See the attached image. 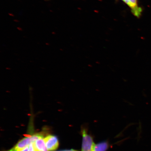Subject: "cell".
I'll return each instance as SVG.
<instances>
[{
	"instance_id": "cell-2",
	"label": "cell",
	"mask_w": 151,
	"mask_h": 151,
	"mask_svg": "<svg viewBox=\"0 0 151 151\" xmlns=\"http://www.w3.org/2000/svg\"><path fill=\"white\" fill-rule=\"evenodd\" d=\"M42 135V133H39L32 135L27 136L21 139L12 148L7 151H21Z\"/></svg>"
},
{
	"instance_id": "cell-10",
	"label": "cell",
	"mask_w": 151,
	"mask_h": 151,
	"mask_svg": "<svg viewBox=\"0 0 151 151\" xmlns=\"http://www.w3.org/2000/svg\"><path fill=\"white\" fill-rule=\"evenodd\" d=\"M122 1H125V0H122Z\"/></svg>"
},
{
	"instance_id": "cell-9",
	"label": "cell",
	"mask_w": 151,
	"mask_h": 151,
	"mask_svg": "<svg viewBox=\"0 0 151 151\" xmlns=\"http://www.w3.org/2000/svg\"><path fill=\"white\" fill-rule=\"evenodd\" d=\"M29 146L26 147L25 148H24V149H23V150H22L21 151H28V149H29Z\"/></svg>"
},
{
	"instance_id": "cell-7",
	"label": "cell",
	"mask_w": 151,
	"mask_h": 151,
	"mask_svg": "<svg viewBox=\"0 0 151 151\" xmlns=\"http://www.w3.org/2000/svg\"><path fill=\"white\" fill-rule=\"evenodd\" d=\"M28 151H35L33 148L32 142L29 145Z\"/></svg>"
},
{
	"instance_id": "cell-5",
	"label": "cell",
	"mask_w": 151,
	"mask_h": 151,
	"mask_svg": "<svg viewBox=\"0 0 151 151\" xmlns=\"http://www.w3.org/2000/svg\"><path fill=\"white\" fill-rule=\"evenodd\" d=\"M35 151H47L43 136H41L32 142Z\"/></svg>"
},
{
	"instance_id": "cell-6",
	"label": "cell",
	"mask_w": 151,
	"mask_h": 151,
	"mask_svg": "<svg viewBox=\"0 0 151 151\" xmlns=\"http://www.w3.org/2000/svg\"><path fill=\"white\" fill-rule=\"evenodd\" d=\"M109 147L108 141H103L94 145L93 151H107Z\"/></svg>"
},
{
	"instance_id": "cell-8",
	"label": "cell",
	"mask_w": 151,
	"mask_h": 151,
	"mask_svg": "<svg viewBox=\"0 0 151 151\" xmlns=\"http://www.w3.org/2000/svg\"><path fill=\"white\" fill-rule=\"evenodd\" d=\"M58 151H79L76 150H74V149H71L70 150H61Z\"/></svg>"
},
{
	"instance_id": "cell-1",
	"label": "cell",
	"mask_w": 151,
	"mask_h": 151,
	"mask_svg": "<svg viewBox=\"0 0 151 151\" xmlns=\"http://www.w3.org/2000/svg\"><path fill=\"white\" fill-rule=\"evenodd\" d=\"M82 142L81 151H93L94 143L92 136L88 133L87 128L83 127L81 130Z\"/></svg>"
},
{
	"instance_id": "cell-3",
	"label": "cell",
	"mask_w": 151,
	"mask_h": 151,
	"mask_svg": "<svg viewBox=\"0 0 151 151\" xmlns=\"http://www.w3.org/2000/svg\"><path fill=\"white\" fill-rule=\"evenodd\" d=\"M44 141L48 151H54L59 146V141L58 137L55 135H47L44 138Z\"/></svg>"
},
{
	"instance_id": "cell-4",
	"label": "cell",
	"mask_w": 151,
	"mask_h": 151,
	"mask_svg": "<svg viewBox=\"0 0 151 151\" xmlns=\"http://www.w3.org/2000/svg\"><path fill=\"white\" fill-rule=\"evenodd\" d=\"M131 7L132 12L135 16L139 17L142 12V9L138 6L137 0H125L124 1Z\"/></svg>"
}]
</instances>
